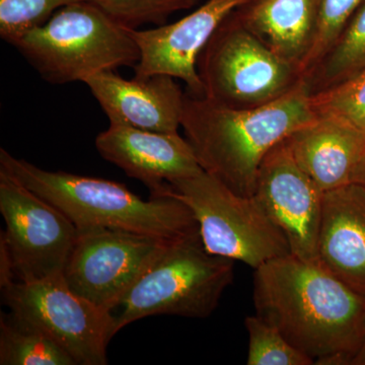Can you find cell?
<instances>
[{
  "label": "cell",
  "instance_id": "obj_1",
  "mask_svg": "<svg viewBox=\"0 0 365 365\" xmlns=\"http://www.w3.org/2000/svg\"><path fill=\"white\" fill-rule=\"evenodd\" d=\"M257 316L319 365H351L365 339V297L292 254L255 269Z\"/></svg>",
  "mask_w": 365,
  "mask_h": 365
},
{
  "label": "cell",
  "instance_id": "obj_2",
  "mask_svg": "<svg viewBox=\"0 0 365 365\" xmlns=\"http://www.w3.org/2000/svg\"><path fill=\"white\" fill-rule=\"evenodd\" d=\"M307 81L279 100L235 109L186 93L181 127L204 172L253 197L257 175L274 146L316 119Z\"/></svg>",
  "mask_w": 365,
  "mask_h": 365
},
{
  "label": "cell",
  "instance_id": "obj_3",
  "mask_svg": "<svg viewBox=\"0 0 365 365\" xmlns=\"http://www.w3.org/2000/svg\"><path fill=\"white\" fill-rule=\"evenodd\" d=\"M0 170L58 208L78 230L114 228L165 241L199 235L188 206L168 194L144 200L120 182L40 169L4 148Z\"/></svg>",
  "mask_w": 365,
  "mask_h": 365
},
{
  "label": "cell",
  "instance_id": "obj_4",
  "mask_svg": "<svg viewBox=\"0 0 365 365\" xmlns=\"http://www.w3.org/2000/svg\"><path fill=\"white\" fill-rule=\"evenodd\" d=\"M234 276L235 261L209 253L200 234L170 242L110 309L113 334L148 317L207 318Z\"/></svg>",
  "mask_w": 365,
  "mask_h": 365
},
{
  "label": "cell",
  "instance_id": "obj_5",
  "mask_svg": "<svg viewBox=\"0 0 365 365\" xmlns=\"http://www.w3.org/2000/svg\"><path fill=\"white\" fill-rule=\"evenodd\" d=\"M131 31L79 0L59 9L16 48L47 83H85L100 72L138 63L140 49Z\"/></svg>",
  "mask_w": 365,
  "mask_h": 365
},
{
  "label": "cell",
  "instance_id": "obj_6",
  "mask_svg": "<svg viewBox=\"0 0 365 365\" xmlns=\"http://www.w3.org/2000/svg\"><path fill=\"white\" fill-rule=\"evenodd\" d=\"M162 194L188 206L209 253L242 262L254 270L292 254L287 237L254 196L235 193L204 170L165 184L150 195Z\"/></svg>",
  "mask_w": 365,
  "mask_h": 365
},
{
  "label": "cell",
  "instance_id": "obj_7",
  "mask_svg": "<svg viewBox=\"0 0 365 365\" xmlns=\"http://www.w3.org/2000/svg\"><path fill=\"white\" fill-rule=\"evenodd\" d=\"M196 68L204 98L235 109L270 104L304 81L232 13L201 50Z\"/></svg>",
  "mask_w": 365,
  "mask_h": 365
},
{
  "label": "cell",
  "instance_id": "obj_8",
  "mask_svg": "<svg viewBox=\"0 0 365 365\" xmlns=\"http://www.w3.org/2000/svg\"><path fill=\"white\" fill-rule=\"evenodd\" d=\"M11 314L49 336L76 365L108 364L107 347L114 337L109 312L72 292L63 274L42 280H14L1 287Z\"/></svg>",
  "mask_w": 365,
  "mask_h": 365
},
{
  "label": "cell",
  "instance_id": "obj_9",
  "mask_svg": "<svg viewBox=\"0 0 365 365\" xmlns=\"http://www.w3.org/2000/svg\"><path fill=\"white\" fill-rule=\"evenodd\" d=\"M0 212L6 222L0 242L9 252L14 280L63 274L78 235L63 212L1 170Z\"/></svg>",
  "mask_w": 365,
  "mask_h": 365
},
{
  "label": "cell",
  "instance_id": "obj_10",
  "mask_svg": "<svg viewBox=\"0 0 365 365\" xmlns=\"http://www.w3.org/2000/svg\"><path fill=\"white\" fill-rule=\"evenodd\" d=\"M170 242L114 228L78 230L64 279L72 292L110 312Z\"/></svg>",
  "mask_w": 365,
  "mask_h": 365
},
{
  "label": "cell",
  "instance_id": "obj_11",
  "mask_svg": "<svg viewBox=\"0 0 365 365\" xmlns=\"http://www.w3.org/2000/svg\"><path fill=\"white\" fill-rule=\"evenodd\" d=\"M323 196L295 162L287 139L264 158L254 197L287 237L290 253L304 261L318 263Z\"/></svg>",
  "mask_w": 365,
  "mask_h": 365
},
{
  "label": "cell",
  "instance_id": "obj_12",
  "mask_svg": "<svg viewBox=\"0 0 365 365\" xmlns=\"http://www.w3.org/2000/svg\"><path fill=\"white\" fill-rule=\"evenodd\" d=\"M249 0H207L196 11L173 24L146 30H132L140 49L134 78L167 74L184 81L186 93L204 97L197 72V58L223 21Z\"/></svg>",
  "mask_w": 365,
  "mask_h": 365
},
{
  "label": "cell",
  "instance_id": "obj_13",
  "mask_svg": "<svg viewBox=\"0 0 365 365\" xmlns=\"http://www.w3.org/2000/svg\"><path fill=\"white\" fill-rule=\"evenodd\" d=\"M95 143L102 158L127 176L143 182L150 193L203 170L191 144L179 132L165 133L110 123Z\"/></svg>",
  "mask_w": 365,
  "mask_h": 365
},
{
  "label": "cell",
  "instance_id": "obj_14",
  "mask_svg": "<svg viewBox=\"0 0 365 365\" xmlns=\"http://www.w3.org/2000/svg\"><path fill=\"white\" fill-rule=\"evenodd\" d=\"M176 79L167 74L125 79L108 71L91 76L85 83L110 123L175 133L181 127L186 96Z\"/></svg>",
  "mask_w": 365,
  "mask_h": 365
},
{
  "label": "cell",
  "instance_id": "obj_15",
  "mask_svg": "<svg viewBox=\"0 0 365 365\" xmlns=\"http://www.w3.org/2000/svg\"><path fill=\"white\" fill-rule=\"evenodd\" d=\"M318 263L365 297V189L360 185L324 193Z\"/></svg>",
  "mask_w": 365,
  "mask_h": 365
},
{
  "label": "cell",
  "instance_id": "obj_16",
  "mask_svg": "<svg viewBox=\"0 0 365 365\" xmlns=\"http://www.w3.org/2000/svg\"><path fill=\"white\" fill-rule=\"evenodd\" d=\"M300 169L323 193L350 184L365 153V132L333 116H317L287 138Z\"/></svg>",
  "mask_w": 365,
  "mask_h": 365
},
{
  "label": "cell",
  "instance_id": "obj_17",
  "mask_svg": "<svg viewBox=\"0 0 365 365\" xmlns=\"http://www.w3.org/2000/svg\"><path fill=\"white\" fill-rule=\"evenodd\" d=\"M232 14L274 54L299 72L316 37L319 0H249Z\"/></svg>",
  "mask_w": 365,
  "mask_h": 365
},
{
  "label": "cell",
  "instance_id": "obj_18",
  "mask_svg": "<svg viewBox=\"0 0 365 365\" xmlns=\"http://www.w3.org/2000/svg\"><path fill=\"white\" fill-rule=\"evenodd\" d=\"M0 364L76 365L49 336L11 312L0 318Z\"/></svg>",
  "mask_w": 365,
  "mask_h": 365
},
{
  "label": "cell",
  "instance_id": "obj_19",
  "mask_svg": "<svg viewBox=\"0 0 365 365\" xmlns=\"http://www.w3.org/2000/svg\"><path fill=\"white\" fill-rule=\"evenodd\" d=\"M365 69V0L309 79L312 93L344 83Z\"/></svg>",
  "mask_w": 365,
  "mask_h": 365
},
{
  "label": "cell",
  "instance_id": "obj_20",
  "mask_svg": "<svg viewBox=\"0 0 365 365\" xmlns=\"http://www.w3.org/2000/svg\"><path fill=\"white\" fill-rule=\"evenodd\" d=\"M249 337L248 365H313L272 325L254 314L245 319Z\"/></svg>",
  "mask_w": 365,
  "mask_h": 365
},
{
  "label": "cell",
  "instance_id": "obj_21",
  "mask_svg": "<svg viewBox=\"0 0 365 365\" xmlns=\"http://www.w3.org/2000/svg\"><path fill=\"white\" fill-rule=\"evenodd\" d=\"M93 4L120 25L138 30L139 26H163L178 11H187L200 0H83Z\"/></svg>",
  "mask_w": 365,
  "mask_h": 365
},
{
  "label": "cell",
  "instance_id": "obj_22",
  "mask_svg": "<svg viewBox=\"0 0 365 365\" xmlns=\"http://www.w3.org/2000/svg\"><path fill=\"white\" fill-rule=\"evenodd\" d=\"M364 0H319L318 26L313 47L299 68L300 78L309 81L330 51L345 26Z\"/></svg>",
  "mask_w": 365,
  "mask_h": 365
},
{
  "label": "cell",
  "instance_id": "obj_23",
  "mask_svg": "<svg viewBox=\"0 0 365 365\" xmlns=\"http://www.w3.org/2000/svg\"><path fill=\"white\" fill-rule=\"evenodd\" d=\"M79 0H0V37L14 46L62 6Z\"/></svg>",
  "mask_w": 365,
  "mask_h": 365
},
{
  "label": "cell",
  "instance_id": "obj_24",
  "mask_svg": "<svg viewBox=\"0 0 365 365\" xmlns=\"http://www.w3.org/2000/svg\"><path fill=\"white\" fill-rule=\"evenodd\" d=\"M317 116L341 118L365 132V69L332 88L311 95Z\"/></svg>",
  "mask_w": 365,
  "mask_h": 365
},
{
  "label": "cell",
  "instance_id": "obj_25",
  "mask_svg": "<svg viewBox=\"0 0 365 365\" xmlns=\"http://www.w3.org/2000/svg\"><path fill=\"white\" fill-rule=\"evenodd\" d=\"M351 182L359 184L365 189V153L359 165H357L354 173H353Z\"/></svg>",
  "mask_w": 365,
  "mask_h": 365
},
{
  "label": "cell",
  "instance_id": "obj_26",
  "mask_svg": "<svg viewBox=\"0 0 365 365\" xmlns=\"http://www.w3.org/2000/svg\"><path fill=\"white\" fill-rule=\"evenodd\" d=\"M351 365H365V339L361 349H360V351L357 353L355 359H353Z\"/></svg>",
  "mask_w": 365,
  "mask_h": 365
}]
</instances>
